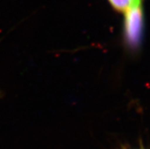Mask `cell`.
<instances>
[{
  "label": "cell",
  "mask_w": 150,
  "mask_h": 149,
  "mask_svg": "<svg viewBox=\"0 0 150 149\" xmlns=\"http://www.w3.org/2000/svg\"><path fill=\"white\" fill-rule=\"evenodd\" d=\"M108 2L116 11L125 13L129 8L142 2V0H108Z\"/></svg>",
  "instance_id": "2"
},
{
  "label": "cell",
  "mask_w": 150,
  "mask_h": 149,
  "mask_svg": "<svg viewBox=\"0 0 150 149\" xmlns=\"http://www.w3.org/2000/svg\"><path fill=\"white\" fill-rule=\"evenodd\" d=\"M143 8L141 2H139L125 12L124 37L129 47L137 48L139 45L143 34Z\"/></svg>",
  "instance_id": "1"
}]
</instances>
